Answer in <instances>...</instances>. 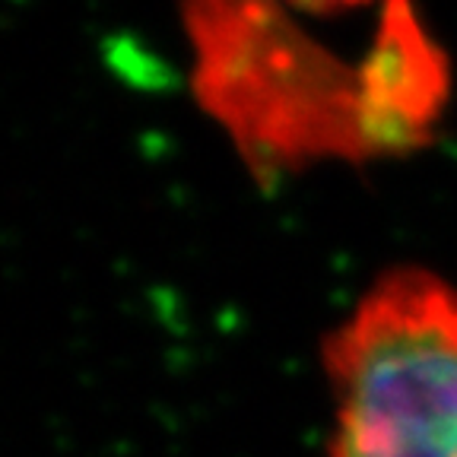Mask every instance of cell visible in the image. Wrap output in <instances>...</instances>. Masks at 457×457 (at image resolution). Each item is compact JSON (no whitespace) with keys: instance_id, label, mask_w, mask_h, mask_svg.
Listing matches in <instances>:
<instances>
[{"instance_id":"1","label":"cell","mask_w":457,"mask_h":457,"mask_svg":"<svg viewBox=\"0 0 457 457\" xmlns=\"http://www.w3.org/2000/svg\"><path fill=\"white\" fill-rule=\"evenodd\" d=\"M187 32L200 102L261 179L416 153L451 99L448 54L407 4H204Z\"/></svg>"},{"instance_id":"2","label":"cell","mask_w":457,"mask_h":457,"mask_svg":"<svg viewBox=\"0 0 457 457\" xmlns=\"http://www.w3.org/2000/svg\"><path fill=\"white\" fill-rule=\"evenodd\" d=\"M328 457H457V286L420 264L381 273L324 340Z\"/></svg>"}]
</instances>
